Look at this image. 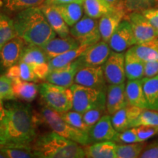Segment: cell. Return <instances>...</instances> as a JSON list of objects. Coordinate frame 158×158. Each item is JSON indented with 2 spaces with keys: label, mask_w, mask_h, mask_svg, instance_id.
Listing matches in <instances>:
<instances>
[{
  "label": "cell",
  "mask_w": 158,
  "mask_h": 158,
  "mask_svg": "<svg viewBox=\"0 0 158 158\" xmlns=\"http://www.w3.org/2000/svg\"><path fill=\"white\" fill-rule=\"evenodd\" d=\"M6 141L4 145H31L37 137L38 114L33 113L28 103L5 100Z\"/></svg>",
  "instance_id": "obj_1"
},
{
  "label": "cell",
  "mask_w": 158,
  "mask_h": 158,
  "mask_svg": "<svg viewBox=\"0 0 158 158\" xmlns=\"http://www.w3.org/2000/svg\"><path fill=\"white\" fill-rule=\"evenodd\" d=\"M13 23L17 37L23 39L27 44L41 46L56 37V32L37 6L17 13Z\"/></svg>",
  "instance_id": "obj_2"
},
{
  "label": "cell",
  "mask_w": 158,
  "mask_h": 158,
  "mask_svg": "<svg viewBox=\"0 0 158 158\" xmlns=\"http://www.w3.org/2000/svg\"><path fill=\"white\" fill-rule=\"evenodd\" d=\"M35 155L40 158H84L81 144L58 135L54 132L37 136L32 146Z\"/></svg>",
  "instance_id": "obj_3"
},
{
  "label": "cell",
  "mask_w": 158,
  "mask_h": 158,
  "mask_svg": "<svg viewBox=\"0 0 158 158\" xmlns=\"http://www.w3.org/2000/svg\"><path fill=\"white\" fill-rule=\"evenodd\" d=\"M38 116L40 123V122L45 123L53 130V132L58 135L72 140L82 146L89 143L87 132L73 127L67 123L62 119L60 114L51 109L48 106H44L41 108L40 113Z\"/></svg>",
  "instance_id": "obj_4"
},
{
  "label": "cell",
  "mask_w": 158,
  "mask_h": 158,
  "mask_svg": "<svg viewBox=\"0 0 158 158\" xmlns=\"http://www.w3.org/2000/svg\"><path fill=\"white\" fill-rule=\"evenodd\" d=\"M39 93L46 106L59 114L68 111L73 108V93L70 88L42 83L39 86Z\"/></svg>",
  "instance_id": "obj_5"
},
{
  "label": "cell",
  "mask_w": 158,
  "mask_h": 158,
  "mask_svg": "<svg viewBox=\"0 0 158 158\" xmlns=\"http://www.w3.org/2000/svg\"><path fill=\"white\" fill-rule=\"evenodd\" d=\"M73 93L72 109L81 114L100 105H106V94L100 91L73 84L70 86Z\"/></svg>",
  "instance_id": "obj_6"
},
{
  "label": "cell",
  "mask_w": 158,
  "mask_h": 158,
  "mask_svg": "<svg viewBox=\"0 0 158 158\" xmlns=\"http://www.w3.org/2000/svg\"><path fill=\"white\" fill-rule=\"evenodd\" d=\"M70 35L76 38L80 45L88 46L101 40L98 21L86 15L70 27Z\"/></svg>",
  "instance_id": "obj_7"
},
{
  "label": "cell",
  "mask_w": 158,
  "mask_h": 158,
  "mask_svg": "<svg viewBox=\"0 0 158 158\" xmlns=\"http://www.w3.org/2000/svg\"><path fill=\"white\" fill-rule=\"evenodd\" d=\"M20 61L28 64L37 78L45 80L49 73L48 59L40 46L26 45Z\"/></svg>",
  "instance_id": "obj_8"
},
{
  "label": "cell",
  "mask_w": 158,
  "mask_h": 158,
  "mask_svg": "<svg viewBox=\"0 0 158 158\" xmlns=\"http://www.w3.org/2000/svg\"><path fill=\"white\" fill-rule=\"evenodd\" d=\"M74 84L81 85L106 92V78L102 66H85L78 70L75 76Z\"/></svg>",
  "instance_id": "obj_9"
},
{
  "label": "cell",
  "mask_w": 158,
  "mask_h": 158,
  "mask_svg": "<svg viewBox=\"0 0 158 158\" xmlns=\"http://www.w3.org/2000/svg\"><path fill=\"white\" fill-rule=\"evenodd\" d=\"M127 19L131 24L136 44L158 38V32L141 12H130Z\"/></svg>",
  "instance_id": "obj_10"
},
{
  "label": "cell",
  "mask_w": 158,
  "mask_h": 158,
  "mask_svg": "<svg viewBox=\"0 0 158 158\" xmlns=\"http://www.w3.org/2000/svg\"><path fill=\"white\" fill-rule=\"evenodd\" d=\"M27 43L19 37L9 40L0 50V75H5L7 70L18 64L22 56Z\"/></svg>",
  "instance_id": "obj_11"
},
{
  "label": "cell",
  "mask_w": 158,
  "mask_h": 158,
  "mask_svg": "<svg viewBox=\"0 0 158 158\" xmlns=\"http://www.w3.org/2000/svg\"><path fill=\"white\" fill-rule=\"evenodd\" d=\"M102 66L105 78L108 84H119L126 80L124 53L111 51Z\"/></svg>",
  "instance_id": "obj_12"
},
{
  "label": "cell",
  "mask_w": 158,
  "mask_h": 158,
  "mask_svg": "<svg viewBox=\"0 0 158 158\" xmlns=\"http://www.w3.org/2000/svg\"><path fill=\"white\" fill-rule=\"evenodd\" d=\"M136 44L131 24L127 19H123L114 31L108 41L111 51L124 52Z\"/></svg>",
  "instance_id": "obj_13"
},
{
  "label": "cell",
  "mask_w": 158,
  "mask_h": 158,
  "mask_svg": "<svg viewBox=\"0 0 158 158\" xmlns=\"http://www.w3.org/2000/svg\"><path fill=\"white\" fill-rule=\"evenodd\" d=\"M81 68V63L78 58L65 66L49 71L45 80L51 84L70 88L74 84V78L77 72Z\"/></svg>",
  "instance_id": "obj_14"
},
{
  "label": "cell",
  "mask_w": 158,
  "mask_h": 158,
  "mask_svg": "<svg viewBox=\"0 0 158 158\" xmlns=\"http://www.w3.org/2000/svg\"><path fill=\"white\" fill-rule=\"evenodd\" d=\"M111 52L109 45L103 40H100L89 47L78 57L82 67L101 66L106 62Z\"/></svg>",
  "instance_id": "obj_15"
},
{
  "label": "cell",
  "mask_w": 158,
  "mask_h": 158,
  "mask_svg": "<svg viewBox=\"0 0 158 158\" xmlns=\"http://www.w3.org/2000/svg\"><path fill=\"white\" fill-rule=\"evenodd\" d=\"M117 131L111 122V116L105 114L88 131L89 143L103 141H112Z\"/></svg>",
  "instance_id": "obj_16"
},
{
  "label": "cell",
  "mask_w": 158,
  "mask_h": 158,
  "mask_svg": "<svg viewBox=\"0 0 158 158\" xmlns=\"http://www.w3.org/2000/svg\"><path fill=\"white\" fill-rule=\"evenodd\" d=\"M107 113L113 115L115 112L129 105L125 91V83L108 84L106 89Z\"/></svg>",
  "instance_id": "obj_17"
},
{
  "label": "cell",
  "mask_w": 158,
  "mask_h": 158,
  "mask_svg": "<svg viewBox=\"0 0 158 158\" xmlns=\"http://www.w3.org/2000/svg\"><path fill=\"white\" fill-rule=\"evenodd\" d=\"M79 45L80 44L76 38L68 35L65 37H54L41 45L40 48L44 51L49 61L67 51L78 48Z\"/></svg>",
  "instance_id": "obj_18"
},
{
  "label": "cell",
  "mask_w": 158,
  "mask_h": 158,
  "mask_svg": "<svg viewBox=\"0 0 158 158\" xmlns=\"http://www.w3.org/2000/svg\"><path fill=\"white\" fill-rule=\"evenodd\" d=\"M125 15V9H114L100 18L98 22L99 31L102 40L108 43Z\"/></svg>",
  "instance_id": "obj_19"
},
{
  "label": "cell",
  "mask_w": 158,
  "mask_h": 158,
  "mask_svg": "<svg viewBox=\"0 0 158 158\" xmlns=\"http://www.w3.org/2000/svg\"><path fill=\"white\" fill-rule=\"evenodd\" d=\"M143 108L128 106L121 108L111 116V122L117 132H122L131 128L133 122L137 118Z\"/></svg>",
  "instance_id": "obj_20"
},
{
  "label": "cell",
  "mask_w": 158,
  "mask_h": 158,
  "mask_svg": "<svg viewBox=\"0 0 158 158\" xmlns=\"http://www.w3.org/2000/svg\"><path fill=\"white\" fill-rule=\"evenodd\" d=\"M116 144L113 141H103L83 146L85 157L117 158Z\"/></svg>",
  "instance_id": "obj_21"
},
{
  "label": "cell",
  "mask_w": 158,
  "mask_h": 158,
  "mask_svg": "<svg viewBox=\"0 0 158 158\" xmlns=\"http://www.w3.org/2000/svg\"><path fill=\"white\" fill-rule=\"evenodd\" d=\"M39 7L46 18L49 25L56 35L61 37H65L70 35V29L68 24L65 23L59 12L52 5L43 4Z\"/></svg>",
  "instance_id": "obj_22"
},
{
  "label": "cell",
  "mask_w": 158,
  "mask_h": 158,
  "mask_svg": "<svg viewBox=\"0 0 158 158\" xmlns=\"http://www.w3.org/2000/svg\"><path fill=\"white\" fill-rule=\"evenodd\" d=\"M124 70L127 80L141 79L144 77V61L136 56L130 49L124 53Z\"/></svg>",
  "instance_id": "obj_23"
},
{
  "label": "cell",
  "mask_w": 158,
  "mask_h": 158,
  "mask_svg": "<svg viewBox=\"0 0 158 158\" xmlns=\"http://www.w3.org/2000/svg\"><path fill=\"white\" fill-rule=\"evenodd\" d=\"M125 91L129 105L143 109L148 108L143 91L141 79L128 80L125 84Z\"/></svg>",
  "instance_id": "obj_24"
},
{
  "label": "cell",
  "mask_w": 158,
  "mask_h": 158,
  "mask_svg": "<svg viewBox=\"0 0 158 158\" xmlns=\"http://www.w3.org/2000/svg\"><path fill=\"white\" fill-rule=\"evenodd\" d=\"M12 86L15 98L27 102H32L39 92V86L35 82L26 81L21 79L13 80Z\"/></svg>",
  "instance_id": "obj_25"
},
{
  "label": "cell",
  "mask_w": 158,
  "mask_h": 158,
  "mask_svg": "<svg viewBox=\"0 0 158 158\" xmlns=\"http://www.w3.org/2000/svg\"><path fill=\"white\" fill-rule=\"evenodd\" d=\"M64 19L68 27H73L83 17L84 7L83 4L72 2L52 5Z\"/></svg>",
  "instance_id": "obj_26"
},
{
  "label": "cell",
  "mask_w": 158,
  "mask_h": 158,
  "mask_svg": "<svg viewBox=\"0 0 158 158\" xmlns=\"http://www.w3.org/2000/svg\"><path fill=\"white\" fill-rule=\"evenodd\" d=\"M141 81L148 108L158 110V75L152 78L143 77Z\"/></svg>",
  "instance_id": "obj_27"
},
{
  "label": "cell",
  "mask_w": 158,
  "mask_h": 158,
  "mask_svg": "<svg viewBox=\"0 0 158 158\" xmlns=\"http://www.w3.org/2000/svg\"><path fill=\"white\" fill-rule=\"evenodd\" d=\"M129 49L144 62L158 60V38L135 44Z\"/></svg>",
  "instance_id": "obj_28"
},
{
  "label": "cell",
  "mask_w": 158,
  "mask_h": 158,
  "mask_svg": "<svg viewBox=\"0 0 158 158\" xmlns=\"http://www.w3.org/2000/svg\"><path fill=\"white\" fill-rule=\"evenodd\" d=\"M89 47V46H88V45H80L78 48L72 49V50L67 51V52L64 53V54L50 59L48 61L49 71L53 70V69L65 66V65L73 62V61L78 59L79 56H81L83 53Z\"/></svg>",
  "instance_id": "obj_29"
},
{
  "label": "cell",
  "mask_w": 158,
  "mask_h": 158,
  "mask_svg": "<svg viewBox=\"0 0 158 158\" xmlns=\"http://www.w3.org/2000/svg\"><path fill=\"white\" fill-rule=\"evenodd\" d=\"M83 7L86 15L95 19L114 10L106 0H84Z\"/></svg>",
  "instance_id": "obj_30"
},
{
  "label": "cell",
  "mask_w": 158,
  "mask_h": 158,
  "mask_svg": "<svg viewBox=\"0 0 158 158\" xmlns=\"http://www.w3.org/2000/svg\"><path fill=\"white\" fill-rule=\"evenodd\" d=\"M16 36L13 19L0 11V50L9 40Z\"/></svg>",
  "instance_id": "obj_31"
},
{
  "label": "cell",
  "mask_w": 158,
  "mask_h": 158,
  "mask_svg": "<svg viewBox=\"0 0 158 158\" xmlns=\"http://www.w3.org/2000/svg\"><path fill=\"white\" fill-rule=\"evenodd\" d=\"M1 149L7 158L37 157L31 145H2Z\"/></svg>",
  "instance_id": "obj_32"
},
{
  "label": "cell",
  "mask_w": 158,
  "mask_h": 158,
  "mask_svg": "<svg viewBox=\"0 0 158 158\" xmlns=\"http://www.w3.org/2000/svg\"><path fill=\"white\" fill-rule=\"evenodd\" d=\"M147 145L146 141L133 143H118L116 146L117 158H138Z\"/></svg>",
  "instance_id": "obj_33"
},
{
  "label": "cell",
  "mask_w": 158,
  "mask_h": 158,
  "mask_svg": "<svg viewBox=\"0 0 158 158\" xmlns=\"http://www.w3.org/2000/svg\"><path fill=\"white\" fill-rule=\"evenodd\" d=\"M141 125L158 127V110L149 108L143 109L140 115L133 122L131 128Z\"/></svg>",
  "instance_id": "obj_34"
},
{
  "label": "cell",
  "mask_w": 158,
  "mask_h": 158,
  "mask_svg": "<svg viewBox=\"0 0 158 158\" xmlns=\"http://www.w3.org/2000/svg\"><path fill=\"white\" fill-rule=\"evenodd\" d=\"M43 2L44 0H3V5L7 10L19 13L29 7L38 6Z\"/></svg>",
  "instance_id": "obj_35"
},
{
  "label": "cell",
  "mask_w": 158,
  "mask_h": 158,
  "mask_svg": "<svg viewBox=\"0 0 158 158\" xmlns=\"http://www.w3.org/2000/svg\"><path fill=\"white\" fill-rule=\"evenodd\" d=\"M62 119H64L67 123L70 124L73 127L78 128V129L82 130L84 131L87 132L89 130V128L87 127L86 124L84 123L83 119V114L79 113L76 110H68L64 113L59 114Z\"/></svg>",
  "instance_id": "obj_36"
},
{
  "label": "cell",
  "mask_w": 158,
  "mask_h": 158,
  "mask_svg": "<svg viewBox=\"0 0 158 158\" xmlns=\"http://www.w3.org/2000/svg\"><path fill=\"white\" fill-rule=\"evenodd\" d=\"M106 105H100L84 112L83 114V119L84 123L90 129L102 116L106 114Z\"/></svg>",
  "instance_id": "obj_37"
},
{
  "label": "cell",
  "mask_w": 158,
  "mask_h": 158,
  "mask_svg": "<svg viewBox=\"0 0 158 158\" xmlns=\"http://www.w3.org/2000/svg\"><path fill=\"white\" fill-rule=\"evenodd\" d=\"M13 80L6 75H0V100H15V95L13 91Z\"/></svg>",
  "instance_id": "obj_38"
},
{
  "label": "cell",
  "mask_w": 158,
  "mask_h": 158,
  "mask_svg": "<svg viewBox=\"0 0 158 158\" xmlns=\"http://www.w3.org/2000/svg\"><path fill=\"white\" fill-rule=\"evenodd\" d=\"M156 0H124V7L129 12H141L154 7Z\"/></svg>",
  "instance_id": "obj_39"
},
{
  "label": "cell",
  "mask_w": 158,
  "mask_h": 158,
  "mask_svg": "<svg viewBox=\"0 0 158 158\" xmlns=\"http://www.w3.org/2000/svg\"><path fill=\"white\" fill-rule=\"evenodd\" d=\"M112 141L116 143H133L141 142L138 139L133 128H130L122 132H117Z\"/></svg>",
  "instance_id": "obj_40"
},
{
  "label": "cell",
  "mask_w": 158,
  "mask_h": 158,
  "mask_svg": "<svg viewBox=\"0 0 158 158\" xmlns=\"http://www.w3.org/2000/svg\"><path fill=\"white\" fill-rule=\"evenodd\" d=\"M141 141H146L149 138L158 135V127L141 125L132 127Z\"/></svg>",
  "instance_id": "obj_41"
},
{
  "label": "cell",
  "mask_w": 158,
  "mask_h": 158,
  "mask_svg": "<svg viewBox=\"0 0 158 158\" xmlns=\"http://www.w3.org/2000/svg\"><path fill=\"white\" fill-rule=\"evenodd\" d=\"M18 64H19L20 68V79L26 81H38L39 79L35 76L32 69L28 64L21 62V61H20Z\"/></svg>",
  "instance_id": "obj_42"
},
{
  "label": "cell",
  "mask_w": 158,
  "mask_h": 158,
  "mask_svg": "<svg viewBox=\"0 0 158 158\" xmlns=\"http://www.w3.org/2000/svg\"><path fill=\"white\" fill-rule=\"evenodd\" d=\"M139 157L158 158V138L149 144L147 143Z\"/></svg>",
  "instance_id": "obj_43"
},
{
  "label": "cell",
  "mask_w": 158,
  "mask_h": 158,
  "mask_svg": "<svg viewBox=\"0 0 158 158\" xmlns=\"http://www.w3.org/2000/svg\"><path fill=\"white\" fill-rule=\"evenodd\" d=\"M141 13L149 20L151 24L158 32V7H152L151 8L144 10L141 11Z\"/></svg>",
  "instance_id": "obj_44"
},
{
  "label": "cell",
  "mask_w": 158,
  "mask_h": 158,
  "mask_svg": "<svg viewBox=\"0 0 158 158\" xmlns=\"http://www.w3.org/2000/svg\"><path fill=\"white\" fill-rule=\"evenodd\" d=\"M6 141V125L5 111L4 102L0 100V144H5Z\"/></svg>",
  "instance_id": "obj_45"
},
{
  "label": "cell",
  "mask_w": 158,
  "mask_h": 158,
  "mask_svg": "<svg viewBox=\"0 0 158 158\" xmlns=\"http://www.w3.org/2000/svg\"><path fill=\"white\" fill-rule=\"evenodd\" d=\"M144 77L152 78L158 75V60L144 62Z\"/></svg>",
  "instance_id": "obj_46"
},
{
  "label": "cell",
  "mask_w": 158,
  "mask_h": 158,
  "mask_svg": "<svg viewBox=\"0 0 158 158\" xmlns=\"http://www.w3.org/2000/svg\"><path fill=\"white\" fill-rule=\"evenodd\" d=\"M5 75L12 80L20 79V68L19 64L13 65L11 68H10L6 72Z\"/></svg>",
  "instance_id": "obj_47"
},
{
  "label": "cell",
  "mask_w": 158,
  "mask_h": 158,
  "mask_svg": "<svg viewBox=\"0 0 158 158\" xmlns=\"http://www.w3.org/2000/svg\"><path fill=\"white\" fill-rule=\"evenodd\" d=\"M77 2L83 4L84 0H45L43 4L46 5H62V4L67 3H72Z\"/></svg>",
  "instance_id": "obj_48"
},
{
  "label": "cell",
  "mask_w": 158,
  "mask_h": 158,
  "mask_svg": "<svg viewBox=\"0 0 158 158\" xmlns=\"http://www.w3.org/2000/svg\"><path fill=\"white\" fill-rule=\"evenodd\" d=\"M106 1L114 9H125L123 0H106Z\"/></svg>",
  "instance_id": "obj_49"
},
{
  "label": "cell",
  "mask_w": 158,
  "mask_h": 158,
  "mask_svg": "<svg viewBox=\"0 0 158 158\" xmlns=\"http://www.w3.org/2000/svg\"><path fill=\"white\" fill-rule=\"evenodd\" d=\"M156 1H157V3L158 2V0H156Z\"/></svg>",
  "instance_id": "obj_50"
},
{
  "label": "cell",
  "mask_w": 158,
  "mask_h": 158,
  "mask_svg": "<svg viewBox=\"0 0 158 158\" xmlns=\"http://www.w3.org/2000/svg\"><path fill=\"white\" fill-rule=\"evenodd\" d=\"M44 1H45V0H44Z\"/></svg>",
  "instance_id": "obj_51"
}]
</instances>
